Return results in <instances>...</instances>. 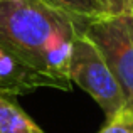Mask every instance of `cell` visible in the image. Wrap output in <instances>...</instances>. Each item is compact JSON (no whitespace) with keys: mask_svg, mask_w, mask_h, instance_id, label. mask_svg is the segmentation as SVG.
I'll list each match as a JSON object with an SVG mask.
<instances>
[{"mask_svg":"<svg viewBox=\"0 0 133 133\" xmlns=\"http://www.w3.org/2000/svg\"><path fill=\"white\" fill-rule=\"evenodd\" d=\"M81 25L41 0H0V44L69 91V62Z\"/></svg>","mask_w":133,"mask_h":133,"instance_id":"1","label":"cell"},{"mask_svg":"<svg viewBox=\"0 0 133 133\" xmlns=\"http://www.w3.org/2000/svg\"><path fill=\"white\" fill-rule=\"evenodd\" d=\"M81 32L108 62L125 93L127 106L133 111V10L84 22Z\"/></svg>","mask_w":133,"mask_h":133,"instance_id":"2","label":"cell"},{"mask_svg":"<svg viewBox=\"0 0 133 133\" xmlns=\"http://www.w3.org/2000/svg\"><path fill=\"white\" fill-rule=\"evenodd\" d=\"M69 79L99 104L108 120L116 116L127 106V98L108 62L83 32L72 44L69 62Z\"/></svg>","mask_w":133,"mask_h":133,"instance_id":"3","label":"cell"},{"mask_svg":"<svg viewBox=\"0 0 133 133\" xmlns=\"http://www.w3.org/2000/svg\"><path fill=\"white\" fill-rule=\"evenodd\" d=\"M37 88L57 89V84L29 66L9 47L0 44V93L9 96H22Z\"/></svg>","mask_w":133,"mask_h":133,"instance_id":"4","label":"cell"},{"mask_svg":"<svg viewBox=\"0 0 133 133\" xmlns=\"http://www.w3.org/2000/svg\"><path fill=\"white\" fill-rule=\"evenodd\" d=\"M0 133H45L12 96L0 93Z\"/></svg>","mask_w":133,"mask_h":133,"instance_id":"5","label":"cell"},{"mask_svg":"<svg viewBox=\"0 0 133 133\" xmlns=\"http://www.w3.org/2000/svg\"><path fill=\"white\" fill-rule=\"evenodd\" d=\"M41 2L69 15L79 25L111 14L108 0H41Z\"/></svg>","mask_w":133,"mask_h":133,"instance_id":"6","label":"cell"},{"mask_svg":"<svg viewBox=\"0 0 133 133\" xmlns=\"http://www.w3.org/2000/svg\"><path fill=\"white\" fill-rule=\"evenodd\" d=\"M99 133H133V111L130 108L121 110L116 116L108 120L106 127Z\"/></svg>","mask_w":133,"mask_h":133,"instance_id":"7","label":"cell"},{"mask_svg":"<svg viewBox=\"0 0 133 133\" xmlns=\"http://www.w3.org/2000/svg\"><path fill=\"white\" fill-rule=\"evenodd\" d=\"M111 14H120V12H130L133 10V0H108Z\"/></svg>","mask_w":133,"mask_h":133,"instance_id":"8","label":"cell"}]
</instances>
